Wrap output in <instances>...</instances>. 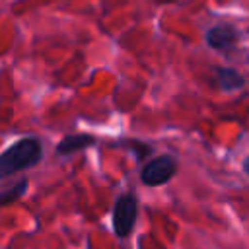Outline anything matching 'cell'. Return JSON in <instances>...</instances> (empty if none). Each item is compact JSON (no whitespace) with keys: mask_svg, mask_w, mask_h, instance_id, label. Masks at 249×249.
I'll use <instances>...</instances> for the list:
<instances>
[{"mask_svg":"<svg viewBox=\"0 0 249 249\" xmlns=\"http://www.w3.org/2000/svg\"><path fill=\"white\" fill-rule=\"evenodd\" d=\"M156 2H160V4H169V2H175V0H156Z\"/></svg>","mask_w":249,"mask_h":249,"instance_id":"obj_9","label":"cell"},{"mask_svg":"<svg viewBox=\"0 0 249 249\" xmlns=\"http://www.w3.org/2000/svg\"><path fill=\"white\" fill-rule=\"evenodd\" d=\"M25 189H27V179H21V181H18L14 187H10V189H6V191H0V206H6V204H10V202L18 200V198L25 193Z\"/></svg>","mask_w":249,"mask_h":249,"instance_id":"obj_7","label":"cell"},{"mask_svg":"<svg viewBox=\"0 0 249 249\" xmlns=\"http://www.w3.org/2000/svg\"><path fill=\"white\" fill-rule=\"evenodd\" d=\"M136 216H138L136 196L130 195V193L121 195L117 198V202H115V208H113V230H115V235L117 237H126L134 228Z\"/></svg>","mask_w":249,"mask_h":249,"instance_id":"obj_2","label":"cell"},{"mask_svg":"<svg viewBox=\"0 0 249 249\" xmlns=\"http://www.w3.org/2000/svg\"><path fill=\"white\" fill-rule=\"evenodd\" d=\"M239 39V31L230 23H216L206 31V43L212 49L228 51L231 49Z\"/></svg>","mask_w":249,"mask_h":249,"instance_id":"obj_4","label":"cell"},{"mask_svg":"<svg viewBox=\"0 0 249 249\" xmlns=\"http://www.w3.org/2000/svg\"><path fill=\"white\" fill-rule=\"evenodd\" d=\"M175 171H177L175 158L169 154H161L142 167L140 179L148 187H160V185H165L175 175Z\"/></svg>","mask_w":249,"mask_h":249,"instance_id":"obj_3","label":"cell"},{"mask_svg":"<svg viewBox=\"0 0 249 249\" xmlns=\"http://www.w3.org/2000/svg\"><path fill=\"white\" fill-rule=\"evenodd\" d=\"M93 144H95V138L89 134H70V136L62 138V142L56 146V152L62 156H68V154H74V152L84 150Z\"/></svg>","mask_w":249,"mask_h":249,"instance_id":"obj_5","label":"cell"},{"mask_svg":"<svg viewBox=\"0 0 249 249\" xmlns=\"http://www.w3.org/2000/svg\"><path fill=\"white\" fill-rule=\"evenodd\" d=\"M243 171H245V173L249 175V156H247V158L243 160Z\"/></svg>","mask_w":249,"mask_h":249,"instance_id":"obj_8","label":"cell"},{"mask_svg":"<svg viewBox=\"0 0 249 249\" xmlns=\"http://www.w3.org/2000/svg\"><path fill=\"white\" fill-rule=\"evenodd\" d=\"M216 82H218L222 91H233V89L243 88L245 78L233 68H218L216 70Z\"/></svg>","mask_w":249,"mask_h":249,"instance_id":"obj_6","label":"cell"},{"mask_svg":"<svg viewBox=\"0 0 249 249\" xmlns=\"http://www.w3.org/2000/svg\"><path fill=\"white\" fill-rule=\"evenodd\" d=\"M41 156H43V146L37 138L29 136L18 140L0 154V179L33 167L35 163H39Z\"/></svg>","mask_w":249,"mask_h":249,"instance_id":"obj_1","label":"cell"}]
</instances>
